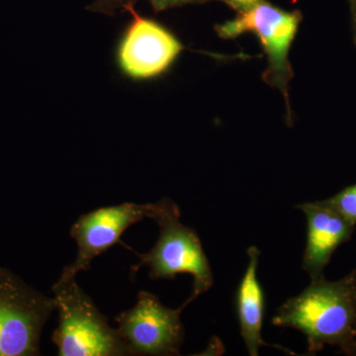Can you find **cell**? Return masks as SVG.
Segmentation results:
<instances>
[{
  "label": "cell",
  "mask_w": 356,
  "mask_h": 356,
  "mask_svg": "<svg viewBox=\"0 0 356 356\" xmlns=\"http://www.w3.org/2000/svg\"><path fill=\"white\" fill-rule=\"evenodd\" d=\"M247 254L248 264L236 290V307L241 334L248 355H259L261 346H271L289 355H295L287 348L268 344L262 339L261 331L266 302L264 289L257 278V267L261 252L255 245H252L248 248Z\"/></svg>",
  "instance_id": "obj_10"
},
{
  "label": "cell",
  "mask_w": 356,
  "mask_h": 356,
  "mask_svg": "<svg viewBox=\"0 0 356 356\" xmlns=\"http://www.w3.org/2000/svg\"><path fill=\"white\" fill-rule=\"evenodd\" d=\"M226 2L229 6L235 9L238 13H245L248 9L252 8L257 6L261 0H222Z\"/></svg>",
  "instance_id": "obj_13"
},
{
  "label": "cell",
  "mask_w": 356,
  "mask_h": 356,
  "mask_svg": "<svg viewBox=\"0 0 356 356\" xmlns=\"http://www.w3.org/2000/svg\"><path fill=\"white\" fill-rule=\"evenodd\" d=\"M165 201L163 198L156 203L126 202L81 215L70 229V236L77 245L76 259L64 267L60 280L76 277L81 271L89 270L93 259L118 243L132 225L146 218L156 219L163 212Z\"/></svg>",
  "instance_id": "obj_7"
},
{
  "label": "cell",
  "mask_w": 356,
  "mask_h": 356,
  "mask_svg": "<svg viewBox=\"0 0 356 356\" xmlns=\"http://www.w3.org/2000/svg\"><path fill=\"white\" fill-rule=\"evenodd\" d=\"M271 323L301 332L311 355L325 346L346 353L356 337V269L339 280L312 281L278 307Z\"/></svg>",
  "instance_id": "obj_1"
},
{
  "label": "cell",
  "mask_w": 356,
  "mask_h": 356,
  "mask_svg": "<svg viewBox=\"0 0 356 356\" xmlns=\"http://www.w3.org/2000/svg\"><path fill=\"white\" fill-rule=\"evenodd\" d=\"M346 355L356 356V337L355 341L350 344V348L343 353Z\"/></svg>",
  "instance_id": "obj_15"
},
{
  "label": "cell",
  "mask_w": 356,
  "mask_h": 356,
  "mask_svg": "<svg viewBox=\"0 0 356 356\" xmlns=\"http://www.w3.org/2000/svg\"><path fill=\"white\" fill-rule=\"evenodd\" d=\"M133 20L117 49V63L133 79H152L163 74L182 51L175 36L154 20L140 17L131 8Z\"/></svg>",
  "instance_id": "obj_8"
},
{
  "label": "cell",
  "mask_w": 356,
  "mask_h": 356,
  "mask_svg": "<svg viewBox=\"0 0 356 356\" xmlns=\"http://www.w3.org/2000/svg\"><path fill=\"white\" fill-rule=\"evenodd\" d=\"M356 1V0H350V2Z\"/></svg>",
  "instance_id": "obj_16"
},
{
  "label": "cell",
  "mask_w": 356,
  "mask_h": 356,
  "mask_svg": "<svg viewBox=\"0 0 356 356\" xmlns=\"http://www.w3.org/2000/svg\"><path fill=\"white\" fill-rule=\"evenodd\" d=\"M300 20L299 13H288L261 0L252 8L238 13L235 19L217 26L216 30L225 39L235 38L245 32L254 33L268 58L264 81L280 89L288 99V83L292 79L288 53Z\"/></svg>",
  "instance_id": "obj_5"
},
{
  "label": "cell",
  "mask_w": 356,
  "mask_h": 356,
  "mask_svg": "<svg viewBox=\"0 0 356 356\" xmlns=\"http://www.w3.org/2000/svg\"><path fill=\"white\" fill-rule=\"evenodd\" d=\"M351 25H353V39L356 44V1L350 2Z\"/></svg>",
  "instance_id": "obj_14"
},
{
  "label": "cell",
  "mask_w": 356,
  "mask_h": 356,
  "mask_svg": "<svg viewBox=\"0 0 356 356\" xmlns=\"http://www.w3.org/2000/svg\"><path fill=\"white\" fill-rule=\"evenodd\" d=\"M58 325L54 343L60 356H128L127 344L108 324L76 277L60 280L53 286Z\"/></svg>",
  "instance_id": "obj_2"
},
{
  "label": "cell",
  "mask_w": 356,
  "mask_h": 356,
  "mask_svg": "<svg viewBox=\"0 0 356 356\" xmlns=\"http://www.w3.org/2000/svg\"><path fill=\"white\" fill-rule=\"evenodd\" d=\"M54 311V297L0 267V356L39 355L42 331Z\"/></svg>",
  "instance_id": "obj_4"
},
{
  "label": "cell",
  "mask_w": 356,
  "mask_h": 356,
  "mask_svg": "<svg viewBox=\"0 0 356 356\" xmlns=\"http://www.w3.org/2000/svg\"><path fill=\"white\" fill-rule=\"evenodd\" d=\"M138 0H95L92 4L88 7L89 10L114 15L119 11H129L134 8ZM153 6L154 11L165 10V9L185 6L189 3H200L208 0H149Z\"/></svg>",
  "instance_id": "obj_11"
},
{
  "label": "cell",
  "mask_w": 356,
  "mask_h": 356,
  "mask_svg": "<svg viewBox=\"0 0 356 356\" xmlns=\"http://www.w3.org/2000/svg\"><path fill=\"white\" fill-rule=\"evenodd\" d=\"M322 203L336 211L351 224L356 225V184L346 187L332 197L322 200Z\"/></svg>",
  "instance_id": "obj_12"
},
{
  "label": "cell",
  "mask_w": 356,
  "mask_h": 356,
  "mask_svg": "<svg viewBox=\"0 0 356 356\" xmlns=\"http://www.w3.org/2000/svg\"><path fill=\"white\" fill-rule=\"evenodd\" d=\"M159 226L158 242L147 254L139 255L140 262L132 274L142 267L149 269L153 280H173L177 274L193 276V291L189 299L198 298L214 284L212 269L200 238L193 229L180 222L177 204L166 198L163 212L154 219Z\"/></svg>",
  "instance_id": "obj_3"
},
{
  "label": "cell",
  "mask_w": 356,
  "mask_h": 356,
  "mask_svg": "<svg viewBox=\"0 0 356 356\" xmlns=\"http://www.w3.org/2000/svg\"><path fill=\"white\" fill-rule=\"evenodd\" d=\"M295 208L301 210L307 220V243L302 268L308 273L311 282L322 280L332 254L350 240L355 225L322 201L299 204Z\"/></svg>",
  "instance_id": "obj_9"
},
{
  "label": "cell",
  "mask_w": 356,
  "mask_h": 356,
  "mask_svg": "<svg viewBox=\"0 0 356 356\" xmlns=\"http://www.w3.org/2000/svg\"><path fill=\"white\" fill-rule=\"evenodd\" d=\"M192 303L187 299L177 309H170L153 293L140 291L137 303L123 312L116 321L117 331L132 355H179L184 341L182 311Z\"/></svg>",
  "instance_id": "obj_6"
}]
</instances>
